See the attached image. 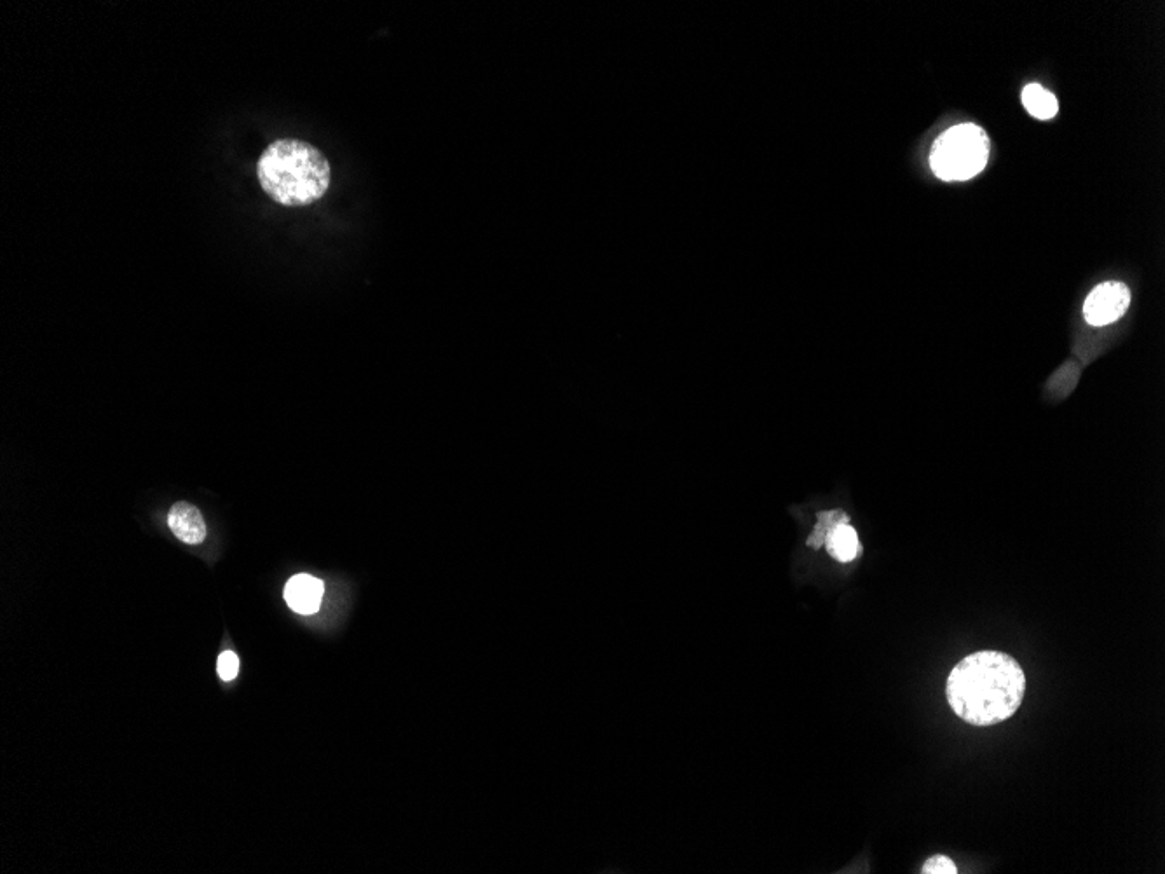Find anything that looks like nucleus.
Returning <instances> with one entry per match:
<instances>
[{
	"label": "nucleus",
	"mask_w": 1165,
	"mask_h": 874,
	"mask_svg": "<svg viewBox=\"0 0 1165 874\" xmlns=\"http://www.w3.org/2000/svg\"><path fill=\"white\" fill-rule=\"evenodd\" d=\"M1024 695L1021 663L995 649L965 656L947 676V704L961 721L979 728L1010 719L1021 709Z\"/></svg>",
	"instance_id": "obj_1"
},
{
	"label": "nucleus",
	"mask_w": 1165,
	"mask_h": 874,
	"mask_svg": "<svg viewBox=\"0 0 1165 874\" xmlns=\"http://www.w3.org/2000/svg\"><path fill=\"white\" fill-rule=\"evenodd\" d=\"M262 191L278 205L309 206L330 187L332 170L325 154L314 145L283 138L267 147L257 163Z\"/></svg>",
	"instance_id": "obj_2"
},
{
	"label": "nucleus",
	"mask_w": 1165,
	"mask_h": 874,
	"mask_svg": "<svg viewBox=\"0 0 1165 874\" xmlns=\"http://www.w3.org/2000/svg\"><path fill=\"white\" fill-rule=\"evenodd\" d=\"M989 159V138L977 124H958L935 140L930 152V166L935 175L946 180H970L979 175Z\"/></svg>",
	"instance_id": "obj_3"
},
{
	"label": "nucleus",
	"mask_w": 1165,
	"mask_h": 874,
	"mask_svg": "<svg viewBox=\"0 0 1165 874\" xmlns=\"http://www.w3.org/2000/svg\"><path fill=\"white\" fill-rule=\"evenodd\" d=\"M1131 304V290L1124 283L1108 281L1097 285L1091 295L1085 299V320L1092 327H1104L1124 316Z\"/></svg>",
	"instance_id": "obj_4"
},
{
	"label": "nucleus",
	"mask_w": 1165,
	"mask_h": 874,
	"mask_svg": "<svg viewBox=\"0 0 1165 874\" xmlns=\"http://www.w3.org/2000/svg\"><path fill=\"white\" fill-rule=\"evenodd\" d=\"M323 590V581L309 574H297L285 587V601L299 615H314L320 609Z\"/></svg>",
	"instance_id": "obj_5"
},
{
	"label": "nucleus",
	"mask_w": 1165,
	"mask_h": 874,
	"mask_svg": "<svg viewBox=\"0 0 1165 874\" xmlns=\"http://www.w3.org/2000/svg\"><path fill=\"white\" fill-rule=\"evenodd\" d=\"M168 526H170L171 533L187 545L203 543L206 540V533H208L201 512L196 506L184 503V501L171 508L170 515H168Z\"/></svg>",
	"instance_id": "obj_6"
},
{
	"label": "nucleus",
	"mask_w": 1165,
	"mask_h": 874,
	"mask_svg": "<svg viewBox=\"0 0 1165 874\" xmlns=\"http://www.w3.org/2000/svg\"><path fill=\"white\" fill-rule=\"evenodd\" d=\"M824 545L827 547V552L839 562H852L862 552L857 531L848 522L838 524L834 529H831L829 534L825 536Z\"/></svg>",
	"instance_id": "obj_7"
},
{
	"label": "nucleus",
	"mask_w": 1165,
	"mask_h": 874,
	"mask_svg": "<svg viewBox=\"0 0 1165 874\" xmlns=\"http://www.w3.org/2000/svg\"><path fill=\"white\" fill-rule=\"evenodd\" d=\"M1022 103L1031 116L1036 119H1052L1059 110L1056 96L1042 88L1040 84H1029L1022 91Z\"/></svg>",
	"instance_id": "obj_8"
},
{
	"label": "nucleus",
	"mask_w": 1165,
	"mask_h": 874,
	"mask_svg": "<svg viewBox=\"0 0 1165 874\" xmlns=\"http://www.w3.org/2000/svg\"><path fill=\"white\" fill-rule=\"evenodd\" d=\"M843 522H850V519H848V517H846L845 513L843 512L818 513L817 527H815V531L811 533V536L808 538L806 543H808L810 547L820 548V545H824L825 536L829 534V531L838 526V524H843Z\"/></svg>",
	"instance_id": "obj_9"
},
{
	"label": "nucleus",
	"mask_w": 1165,
	"mask_h": 874,
	"mask_svg": "<svg viewBox=\"0 0 1165 874\" xmlns=\"http://www.w3.org/2000/svg\"><path fill=\"white\" fill-rule=\"evenodd\" d=\"M921 874H958V868L947 855L930 857L920 871Z\"/></svg>",
	"instance_id": "obj_10"
},
{
	"label": "nucleus",
	"mask_w": 1165,
	"mask_h": 874,
	"mask_svg": "<svg viewBox=\"0 0 1165 874\" xmlns=\"http://www.w3.org/2000/svg\"><path fill=\"white\" fill-rule=\"evenodd\" d=\"M217 670H219V676L222 677L224 681H232V679H236V676H238L239 672L238 655H236L234 651H224V653L219 656Z\"/></svg>",
	"instance_id": "obj_11"
}]
</instances>
